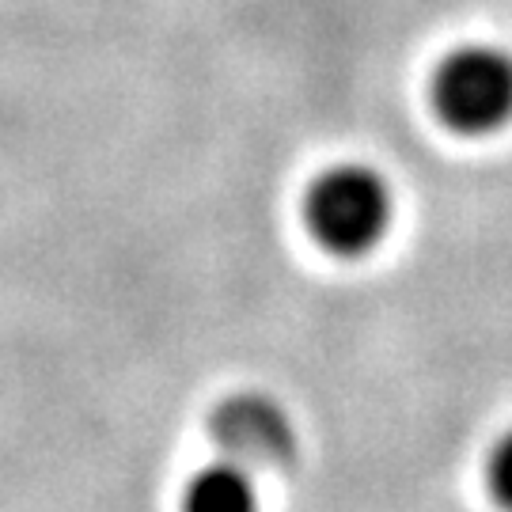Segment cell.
Wrapping results in <instances>:
<instances>
[{
  "mask_svg": "<svg viewBox=\"0 0 512 512\" xmlns=\"http://www.w3.org/2000/svg\"><path fill=\"white\" fill-rule=\"evenodd\" d=\"M308 232L338 258L376 251L395 220V190L372 164H334L308 190Z\"/></svg>",
  "mask_w": 512,
  "mask_h": 512,
  "instance_id": "cell-1",
  "label": "cell"
},
{
  "mask_svg": "<svg viewBox=\"0 0 512 512\" xmlns=\"http://www.w3.org/2000/svg\"><path fill=\"white\" fill-rule=\"evenodd\" d=\"M433 103L444 126L490 137L512 122V57L494 46H463L440 61Z\"/></svg>",
  "mask_w": 512,
  "mask_h": 512,
  "instance_id": "cell-2",
  "label": "cell"
},
{
  "mask_svg": "<svg viewBox=\"0 0 512 512\" xmlns=\"http://www.w3.org/2000/svg\"><path fill=\"white\" fill-rule=\"evenodd\" d=\"M209 433L217 440L224 459H236L251 471H277L296 456V421L274 395L239 391L217 406L209 421Z\"/></svg>",
  "mask_w": 512,
  "mask_h": 512,
  "instance_id": "cell-3",
  "label": "cell"
},
{
  "mask_svg": "<svg viewBox=\"0 0 512 512\" xmlns=\"http://www.w3.org/2000/svg\"><path fill=\"white\" fill-rule=\"evenodd\" d=\"M183 512H262L258 475L236 459L220 456L186 482Z\"/></svg>",
  "mask_w": 512,
  "mask_h": 512,
  "instance_id": "cell-4",
  "label": "cell"
},
{
  "mask_svg": "<svg viewBox=\"0 0 512 512\" xmlns=\"http://www.w3.org/2000/svg\"><path fill=\"white\" fill-rule=\"evenodd\" d=\"M486 482L494 490L497 505L512 512V429L494 444L490 463H486Z\"/></svg>",
  "mask_w": 512,
  "mask_h": 512,
  "instance_id": "cell-5",
  "label": "cell"
}]
</instances>
